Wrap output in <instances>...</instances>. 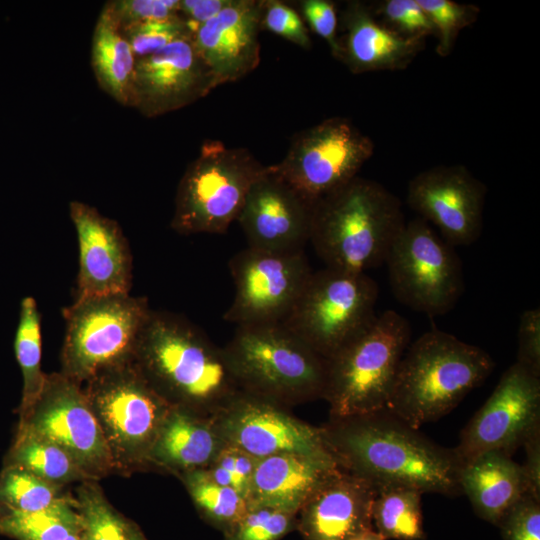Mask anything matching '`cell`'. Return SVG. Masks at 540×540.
Instances as JSON below:
<instances>
[{
	"label": "cell",
	"mask_w": 540,
	"mask_h": 540,
	"mask_svg": "<svg viewBox=\"0 0 540 540\" xmlns=\"http://www.w3.org/2000/svg\"><path fill=\"white\" fill-rule=\"evenodd\" d=\"M320 428L337 466L377 490L403 487L423 494H462L461 466L453 449L434 443L387 409L330 419Z\"/></svg>",
	"instance_id": "obj_1"
},
{
	"label": "cell",
	"mask_w": 540,
	"mask_h": 540,
	"mask_svg": "<svg viewBox=\"0 0 540 540\" xmlns=\"http://www.w3.org/2000/svg\"><path fill=\"white\" fill-rule=\"evenodd\" d=\"M133 362L147 382L172 406L211 418L242 390L223 348L188 319L150 311Z\"/></svg>",
	"instance_id": "obj_2"
},
{
	"label": "cell",
	"mask_w": 540,
	"mask_h": 540,
	"mask_svg": "<svg viewBox=\"0 0 540 540\" xmlns=\"http://www.w3.org/2000/svg\"><path fill=\"white\" fill-rule=\"evenodd\" d=\"M405 223L396 195L356 176L314 203L309 241L326 267L365 273L385 263Z\"/></svg>",
	"instance_id": "obj_3"
},
{
	"label": "cell",
	"mask_w": 540,
	"mask_h": 540,
	"mask_svg": "<svg viewBox=\"0 0 540 540\" xmlns=\"http://www.w3.org/2000/svg\"><path fill=\"white\" fill-rule=\"evenodd\" d=\"M491 356L437 329L406 349L386 409L418 429L451 412L494 368Z\"/></svg>",
	"instance_id": "obj_4"
},
{
	"label": "cell",
	"mask_w": 540,
	"mask_h": 540,
	"mask_svg": "<svg viewBox=\"0 0 540 540\" xmlns=\"http://www.w3.org/2000/svg\"><path fill=\"white\" fill-rule=\"evenodd\" d=\"M223 351L246 393L287 408L323 398L327 359L282 322L239 325Z\"/></svg>",
	"instance_id": "obj_5"
},
{
	"label": "cell",
	"mask_w": 540,
	"mask_h": 540,
	"mask_svg": "<svg viewBox=\"0 0 540 540\" xmlns=\"http://www.w3.org/2000/svg\"><path fill=\"white\" fill-rule=\"evenodd\" d=\"M410 337L408 321L388 310L327 359L330 419L386 409Z\"/></svg>",
	"instance_id": "obj_6"
},
{
	"label": "cell",
	"mask_w": 540,
	"mask_h": 540,
	"mask_svg": "<svg viewBox=\"0 0 540 540\" xmlns=\"http://www.w3.org/2000/svg\"><path fill=\"white\" fill-rule=\"evenodd\" d=\"M267 168L247 148L205 140L180 179L172 229L182 235L225 233Z\"/></svg>",
	"instance_id": "obj_7"
},
{
	"label": "cell",
	"mask_w": 540,
	"mask_h": 540,
	"mask_svg": "<svg viewBox=\"0 0 540 540\" xmlns=\"http://www.w3.org/2000/svg\"><path fill=\"white\" fill-rule=\"evenodd\" d=\"M84 384L115 471L148 464L153 443L173 406L147 382L133 360L103 369Z\"/></svg>",
	"instance_id": "obj_8"
},
{
	"label": "cell",
	"mask_w": 540,
	"mask_h": 540,
	"mask_svg": "<svg viewBox=\"0 0 540 540\" xmlns=\"http://www.w3.org/2000/svg\"><path fill=\"white\" fill-rule=\"evenodd\" d=\"M150 311L146 298L130 293L76 298L63 309L60 373L83 385L101 370L131 361Z\"/></svg>",
	"instance_id": "obj_9"
},
{
	"label": "cell",
	"mask_w": 540,
	"mask_h": 540,
	"mask_svg": "<svg viewBox=\"0 0 540 540\" xmlns=\"http://www.w3.org/2000/svg\"><path fill=\"white\" fill-rule=\"evenodd\" d=\"M378 285L366 273L312 272L283 324L328 359L376 318Z\"/></svg>",
	"instance_id": "obj_10"
},
{
	"label": "cell",
	"mask_w": 540,
	"mask_h": 540,
	"mask_svg": "<svg viewBox=\"0 0 540 540\" xmlns=\"http://www.w3.org/2000/svg\"><path fill=\"white\" fill-rule=\"evenodd\" d=\"M385 263L395 298L414 311L443 315L463 293L462 265L454 247L421 218L405 223Z\"/></svg>",
	"instance_id": "obj_11"
},
{
	"label": "cell",
	"mask_w": 540,
	"mask_h": 540,
	"mask_svg": "<svg viewBox=\"0 0 540 540\" xmlns=\"http://www.w3.org/2000/svg\"><path fill=\"white\" fill-rule=\"evenodd\" d=\"M372 139L349 119L331 117L297 133L274 171L314 204L358 176L374 153Z\"/></svg>",
	"instance_id": "obj_12"
},
{
	"label": "cell",
	"mask_w": 540,
	"mask_h": 540,
	"mask_svg": "<svg viewBox=\"0 0 540 540\" xmlns=\"http://www.w3.org/2000/svg\"><path fill=\"white\" fill-rule=\"evenodd\" d=\"M19 426L57 444L92 480L115 471L83 386L60 372L47 374L40 395L20 417Z\"/></svg>",
	"instance_id": "obj_13"
},
{
	"label": "cell",
	"mask_w": 540,
	"mask_h": 540,
	"mask_svg": "<svg viewBox=\"0 0 540 540\" xmlns=\"http://www.w3.org/2000/svg\"><path fill=\"white\" fill-rule=\"evenodd\" d=\"M229 268L235 296L223 318L237 326L283 322L313 272L304 251L278 253L251 247L236 253Z\"/></svg>",
	"instance_id": "obj_14"
},
{
	"label": "cell",
	"mask_w": 540,
	"mask_h": 540,
	"mask_svg": "<svg viewBox=\"0 0 540 540\" xmlns=\"http://www.w3.org/2000/svg\"><path fill=\"white\" fill-rule=\"evenodd\" d=\"M540 427V377L515 362L460 433L454 454L463 465L489 451L509 456Z\"/></svg>",
	"instance_id": "obj_15"
},
{
	"label": "cell",
	"mask_w": 540,
	"mask_h": 540,
	"mask_svg": "<svg viewBox=\"0 0 540 540\" xmlns=\"http://www.w3.org/2000/svg\"><path fill=\"white\" fill-rule=\"evenodd\" d=\"M211 421L225 444L260 459L279 453L329 454L317 428L287 407L241 391Z\"/></svg>",
	"instance_id": "obj_16"
},
{
	"label": "cell",
	"mask_w": 540,
	"mask_h": 540,
	"mask_svg": "<svg viewBox=\"0 0 540 540\" xmlns=\"http://www.w3.org/2000/svg\"><path fill=\"white\" fill-rule=\"evenodd\" d=\"M485 185L464 166H436L417 174L407 187V203L433 223L451 246H467L481 234Z\"/></svg>",
	"instance_id": "obj_17"
},
{
	"label": "cell",
	"mask_w": 540,
	"mask_h": 540,
	"mask_svg": "<svg viewBox=\"0 0 540 540\" xmlns=\"http://www.w3.org/2000/svg\"><path fill=\"white\" fill-rule=\"evenodd\" d=\"M216 87L192 37L180 39L136 60L131 107L145 117H157L196 102Z\"/></svg>",
	"instance_id": "obj_18"
},
{
	"label": "cell",
	"mask_w": 540,
	"mask_h": 540,
	"mask_svg": "<svg viewBox=\"0 0 540 540\" xmlns=\"http://www.w3.org/2000/svg\"><path fill=\"white\" fill-rule=\"evenodd\" d=\"M313 205L268 165L250 188L237 221L248 247L278 253L304 251Z\"/></svg>",
	"instance_id": "obj_19"
},
{
	"label": "cell",
	"mask_w": 540,
	"mask_h": 540,
	"mask_svg": "<svg viewBox=\"0 0 540 540\" xmlns=\"http://www.w3.org/2000/svg\"><path fill=\"white\" fill-rule=\"evenodd\" d=\"M79 246L76 298L130 293L133 258L117 221L77 200L69 203Z\"/></svg>",
	"instance_id": "obj_20"
},
{
	"label": "cell",
	"mask_w": 540,
	"mask_h": 540,
	"mask_svg": "<svg viewBox=\"0 0 540 540\" xmlns=\"http://www.w3.org/2000/svg\"><path fill=\"white\" fill-rule=\"evenodd\" d=\"M377 489L338 466L310 493L296 515L304 540H349L372 529Z\"/></svg>",
	"instance_id": "obj_21"
},
{
	"label": "cell",
	"mask_w": 540,
	"mask_h": 540,
	"mask_svg": "<svg viewBox=\"0 0 540 540\" xmlns=\"http://www.w3.org/2000/svg\"><path fill=\"white\" fill-rule=\"evenodd\" d=\"M263 0H231L192 37L217 86L240 80L260 63Z\"/></svg>",
	"instance_id": "obj_22"
},
{
	"label": "cell",
	"mask_w": 540,
	"mask_h": 540,
	"mask_svg": "<svg viewBox=\"0 0 540 540\" xmlns=\"http://www.w3.org/2000/svg\"><path fill=\"white\" fill-rule=\"evenodd\" d=\"M339 56L352 73L402 70L425 47V39L407 38L378 22L361 1H349L340 14Z\"/></svg>",
	"instance_id": "obj_23"
},
{
	"label": "cell",
	"mask_w": 540,
	"mask_h": 540,
	"mask_svg": "<svg viewBox=\"0 0 540 540\" xmlns=\"http://www.w3.org/2000/svg\"><path fill=\"white\" fill-rule=\"evenodd\" d=\"M337 467L330 454L279 453L260 458L255 466L248 507H273L293 513Z\"/></svg>",
	"instance_id": "obj_24"
},
{
	"label": "cell",
	"mask_w": 540,
	"mask_h": 540,
	"mask_svg": "<svg viewBox=\"0 0 540 540\" xmlns=\"http://www.w3.org/2000/svg\"><path fill=\"white\" fill-rule=\"evenodd\" d=\"M224 445L211 418L173 406L161 425L147 463L179 476L206 468Z\"/></svg>",
	"instance_id": "obj_25"
},
{
	"label": "cell",
	"mask_w": 540,
	"mask_h": 540,
	"mask_svg": "<svg viewBox=\"0 0 540 540\" xmlns=\"http://www.w3.org/2000/svg\"><path fill=\"white\" fill-rule=\"evenodd\" d=\"M459 485L477 516L495 526L526 493L521 464L500 451L485 452L461 465Z\"/></svg>",
	"instance_id": "obj_26"
},
{
	"label": "cell",
	"mask_w": 540,
	"mask_h": 540,
	"mask_svg": "<svg viewBox=\"0 0 540 540\" xmlns=\"http://www.w3.org/2000/svg\"><path fill=\"white\" fill-rule=\"evenodd\" d=\"M136 60L108 1L103 5L94 27L91 65L99 87L127 107L132 104Z\"/></svg>",
	"instance_id": "obj_27"
},
{
	"label": "cell",
	"mask_w": 540,
	"mask_h": 540,
	"mask_svg": "<svg viewBox=\"0 0 540 540\" xmlns=\"http://www.w3.org/2000/svg\"><path fill=\"white\" fill-rule=\"evenodd\" d=\"M5 465L21 467L63 487L72 482L92 480L62 448L25 426H18Z\"/></svg>",
	"instance_id": "obj_28"
},
{
	"label": "cell",
	"mask_w": 540,
	"mask_h": 540,
	"mask_svg": "<svg viewBox=\"0 0 540 540\" xmlns=\"http://www.w3.org/2000/svg\"><path fill=\"white\" fill-rule=\"evenodd\" d=\"M0 534L17 540H83V521L73 498L49 510L20 512L0 505Z\"/></svg>",
	"instance_id": "obj_29"
},
{
	"label": "cell",
	"mask_w": 540,
	"mask_h": 540,
	"mask_svg": "<svg viewBox=\"0 0 540 540\" xmlns=\"http://www.w3.org/2000/svg\"><path fill=\"white\" fill-rule=\"evenodd\" d=\"M422 495L411 488L378 489L372 508L373 529L386 540H424Z\"/></svg>",
	"instance_id": "obj_30"
},
{
	"label": "cell",
	"mask_w": 540,
	"mask_h": 540,
	"mask_svg": "<svg viewBox=\"0 0 540 540\" xmlns=\"http://www.w3.org/2000/svg\"><path fill=\"white\" fill-rule=\"evenodd\" d=\"M41 316L34 298L20 302L19 321L14 338V352L23 377L20 417L40 395L47 374L41 370Z\"/></svg>",
	"instance_id": "obj_31"
},
{
	"label": "cell",
	"mask_w": 540,
	"mask_h": 540,
	"mask_svg": "<svg viewBox=\"0 0 540 540\" xmlns=\"http://www.w3.org/2000/svg\"><path fill=\"white\" fill-rule=\"evenodd\" d=\"M76 500L83 521V540H146L133 522L113 508L96 480L81 482Z\"/></svg>",
	"instance_id": "obj_32"
},
{
	"label": "cell",
	"mask_w": 540,
	"mask_h": 540,
	"mask_svg": "<svg viewBox=\"0 0 540 540\" xmlns=\"http://www.w3.org/2000/svg\"><path fill=\"white\" fill-rule=\"evenodd\" d=\"M201 515L222 532L236 524L248 510V502L237 491L215 482L204 469L180 474Z\"/></svg>",
	"instance_id": "obj_33"
},
{
	"label": "cell",
	"mask_w": 540,
	"mask_h": 540,
	"mask_svg": "<svg viewBox=\"0 0 540 540\" xmlns=\"http://www.w3.org/2000/svg\"><path fill=\"white\" fill-rule=\"evenodd\" d=\"M73 497L63 486L50 483L18 466L5 465L0 473V505L32 513L49 510Z\"/></svg>",
	"instance_id": "obj_34"
},
{
	"label": "cell",
	"mask_w": 540,
	"mask_h": 540,
	"mask_svg": "<svg viewBox=\"0 0 540 540\" xmlns=\"http://www.w3.org/2000/svg\"><path fill=\"white\" fill-rule=\"evenodd\" d=\"M120 28L136 59L154 54L177 40L191 38L196 30L180 14Z\"/></svg>",
	"instance_id": "obj_35"
},
{
	"label": "cell",
	"mask_w": 540,
	"mask_h": 540,
	"mask_svg": "<svg viewBox=\"0 0 540 540\" xmlns=\"http://www.w3.org/2000/svg\"><path fill=\"white\" fill-rule=\"evenodd\" d=\"M432 22L438 43L436 53L446 57L451 53L459 32L473 24L480 9L472 4L451 0H417Z\"/></svg>",
	"instance_id": "obj_36"
},
{
	"label": "cell",
	"mask_w": 540,
	"mask_h": 540,
	"mask_svg": "<svg viewBox=\"0 0 540 540\" xmlns=\"http://www.w3.org/2000/svg\"><path fill=\"white\" fill-rule=\"evenodd\" d=\"M296 515L273 507H248L244 516L223 532L224 540H280L296 528Z\"/></svg>",
	"instance_id": "obj_37"
},
{
	"label": "cell",
	"mask_w": 540,
	"mask_h": 540,
	"mask_svg": "<svg viewBox=\"0 0 540 540\" xmlns=\"http://www.w3.org/2000/svg\"><path fill=\"white\" fill-rule=\"evenodd\" d=\"M258 460L237 447L225 444L212 462L203 469L215 482L233 488L247 500Z\"/></svg>",
	"instance_id": "obj_38"
},
{
	"label": "cell",
	"mask_w": 540,
	"mask_h": 540,
	"mask_svg": "<svg viewBox=\"0 0 540 540\" xmlns=\"http://www.w3.org/2000/svg\"><path fill=\"white\" fill-rule=\"evenodd\" d=\"M377 13L390 30L407 38L425 39L436 35L435 28L417 0H385L378 4Z\"/></svg>",
	"instance_id": "obj_39"
},
{
	"label": "cell",
	"mask_w": 540,
	"mask_h": 540,
	"mask_svg": "<svg viewBox=\"0 0 540 540\" xmlns=\"http://www.w3.org/2000/svg\"><path fill=\"white\" fill-rule=\"evenodd\" d=\"M266 29L302 49L309 50L312 41L301 16L279 0H263L261 29Z\"/></svg>",
	"instance_id": "obj_40"
},
{
	"label": "cell",
	"mask_w": 540,
	"mask_h": 540,
	"mask_svg": "<svg viewBox=\"0 0 540 540\" xmlns=\"http://www.w3.org/2000/svg\"><path fill=\"white\" fill-rule=\"evenodd\" d=\"M497 527L504 540H540V501L525 493Z\"/></svg>",
	"instance_id": "obj_41"
},
{
	"label": "cell",
	"mask_w": 540,
	"mask_h": 540,
	"mask_svg": "<svg viewBox=\"0 0 540 540\" xmlns=\"http://www.w3.org/2000/svg\"><path fill=\"white\" fill-rule=\"evenodd\" d=\"M120 27L179 15L180 0H111Z\"/></svg>",
	"instance_id": "obj_42"
},
{
	"label": "cell",
	"mask_w": 540,
	"mask_h": 540,
	"mask_svg": "<svg viewBox=\"0 0 540 540\" xmlns=\"http://www.w3.org/2000/svg\"><path fill=\"white\" fill-rule=\"evenodd\" d=\"M300 9L310 28L326 41L332 56H339L338 17L336 5L330 0H302Z\"/></svg>",
	"instance_id": "obj_43"
},
{
	"label": "cell",
	"mask_w": 540,
	"mask_h": 540,
	"mask_svg": "<svg viewBox=\"0 0 540 540\" xmlns=\"http://www.w3.org/2000/svg\"><path fill=\"white\" fill-rule=\"evenodd\" d=\"M516 362L540 377V310H525L519 322Z\"/></svg>",
	"instance_id": "obj_44"
},
{
	"label": "cell",
	"mask_w": 540,
	"mask_h": 540,
	"mask_svg": "<svg viewBox=\"0 0 540 540\" xmlns=\"http://www.w3.org/2000/svg\"><path fill=\"white\" fill-rule=\"evenodd\" d=\"M525 460L521 464L526 493L540 501V427L524 441Z\"/></svg>",
	"instance_id": "obj_45"
},
{
	"label": "cell",
	"mask_w": 540,
	"mask_h": 540,
	"mask_svg": "<svg viewBox=\"0 0 540 540\" xmlns=\"http://www.w3.org/2000/svg\"><path fill=\"white\" fill-rule=\"evenodd\" d=\"M231 0H180L179 13L195 29L218 15Z\"/></svg>",
	"instance_id": "obj_46"
},
{
	"label": "cell",
	"mask_w": 540,
	"mask_h": 540,
	"mask_svg": "<svg viewBox=\"0 0 540 540\" xmlns=\"http://www.w3.org/2000/svg\"><path fill=\"white\" fill-rule=\"evenodd\" d=\"M349 540H386L379 533H377L373 528L364 530Z\"/></svg>",
	"instance_id": "obj_47"
}]
</instances>
